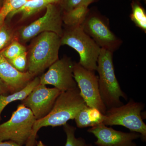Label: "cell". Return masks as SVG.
<instances>
[{"instance_id": "obj_15", "label": "cell", "mask_w": 146, "mask_h": 146, "mask_svg": "<svg viewBox=\"0 0 146 146\" xmlns=\"http://www.w3.org/2000/svg\"><path fill=\"white\" fill-rule=\"evenodd\" d=\"M40 83L39 78H35L23 89L10 95H0V121L1 114L3 109L7 105L16 101H22L25 99L30 93Z\"/></svg>"}, {"instance_id": "obj_18", "label": "cell", "mask_w": 146, "mask_h": 146, "mask_svg": "<svg viewBox=\"0 0 146 146\" xmlns=\"http://www.w3.org/2000/svg\"><path fill=\"white\" fill-rule=\"evenodd\" d=\"M132 12L130 18L136 27L146 33V13L145 9L137 1H133L131 3Z\"/></svg>"}, {"instance_id": "obj_19", "label": "cell", "mask_w": 146, "mask_h": 146, "mask_svg": "<svg viewBox=\"0 0 146 146\" xmlns=\"http://www.w3.org/2000/svg\"><path fill=\"white\" fill-rule=\"evenodd\" d=\"M28 0H5L0 9V26L11 13L21 8Z\"/></svg>"}, {"instance_id": "obj_7", "label": "cell", "mask_w": 146, "mask_h": 146, "mask_svg": "<svg viewBox=\"0 0 146 146\" xmlns=\"http://www.w3.org/2000/svg\"><path fill=\"white\" fill-rule=\"evenodd\" d=\"M95 72L85 69L78 63H74V79L86 105L97 108L105 115L107 109L101 98L98 77Z\"/></svg>"}, {"instance_id": "obj_25", "label": "cell", "mask_w": 146, "mask_h": 146, "mask_svg": "<svg viewBox=\"0 0 146 146\" xmlns=\"http://www.w3.org/2000/svg\"><path fill=\"white\" fill-rule=\"evenodd\" d=\"M9 93L7 86L0 79V95H4Z\"/></svg>"}, {"instance_id": "obj_22", "label": "cell", "mask_w": 146, "mask_h": 146, "mask_svg": "<svg viewBox=\"0 0 146 146\" xmlns=\"http://www.w3.org/2000/svg\"><path fill=\"white\" fill-rule=\"evenodd\" d=\"M27 52L18 56L11 60H8L12 66L19 72H25L27 63Z\"/></svg>"}, {"instance_id": "obj_16", "label": "cell", "mask_w": 146, "mask_h": 146, "mask_svg": "<svg viewBox=\"0 0 146 146\" xmlns=\"http://www.w3.org/2000/svg\"><path fill=\"white\" fill-rule=\"evenodd\" d=\"M88 6L80 4L75 8L65 11L63 22L68 27L81 26L89 14Z\"/></svg>"}, {"instance_id": "obj_8", "label": "cell", "mask_w": 146, "mask_h": 146, "mask_svg": "<svg viewBox=\"0 0 146 146\" xmlns=\"http://www.w3.org/2000/svg\"><path fill=\"white\" fill-rule=\"evenodd\" d=\"M46 8L43 16L21 30L20 37L22 41L27 42L45 32H51L60 37L62 36L63 22L61 11L55 4H50Z\"/></svg>"}, {"instance_id": "obj_13", "label": "cell", "mask_w": 146, "mask_h": 146, "mask_svg": "<svg viewBox=\"0 0 146 146\" xmlns=\"http://www.w3.org/2000/svg\"><path fill=\"white\" fill-rule=\"evenodd\" d=\"M34 76L28 71L22 72L17 70L0 53V79L11 94L23 89Z\"/></svg>"}, {"instance_id": "obj_3", "label": "cell", "mask_w": 146, "mask_h": 146, "mask_svg": "<svg viewBox=\"0 0 146 146\" xmlns=\"http://www.w3.org/2000/svg\"><path fill=\"white\" fill-rule=\"evenodd\" d=\"M61 46V37L54 33L45 32L37 35L28 53V72L35 76L49 68L59 59Z\"/></svg>"}, {"instance_id": "obj_31", "label": "cell", "mask_w": 146, "mask_h": 146, "mask_svg": "<svg viewBox=\"0 0 146 146\" xmlns=\"http://www.w3.org/2000/svg\"><path fill=\"white\" fill-rule=\"evenodd\" d=\"M94 146L93 145H91V144H85V146Z\"/></svg>"}, {"instance_id": "obj_10", "label": "cell", "mask_w": 146, "mask_h": 146, "mask_svg": "<svg viewBox=\"0 0 146 146\" xmlns=\"http://www.w3.org/2000/svg\"><path fill=\"white\" fill-rule=\"evenodd\" d=\"M81 27L101 48L113 52L121 44V40L110 30L107 22L101 16L88 14Z\"/></svg>"}, {"instance_id": "obj_32", "label": "cell", "mask_w": 146, "mask_h": 146, "mask_svg": "<svg viewBox=\"0 0 146 146\" xmlns=\"http://www.w3.org/2000/svg\"><path fill=\"white\" fill-rule=\"evenodd\" d=\"M132 1H141V0H132Z\"/></svg>"}, {"instance_id": "obj_9", "label": "cell", "mask_w": 146, "mask_h": 146, "mask_svg": "<svg viewBox=\"0 0 146 146\" xmlns=\"http://www.w3.org/2000/svg\"><path fill=\"white\" fill-rule=\"evenodd\" d=\"M74 63L67 57L58 59L39 78L40 84L53 85L60 92L76 88L73 76Z\"/></svg>"}, {"instance_id": "obj_30", "label": "cell", "mask_w": 146, "mask_h": 146, "mask_svg": "<svg viewBox=\"0 0 146 146\" xmlns=\"http://www.w3.org/2000/svg\"><path fill=\"white\" fill-rule=\"evenodd\" d=\"M3 3V0H0V9H1L2 5Z\"/></svg>"}, {"instance_id": "obj_21", "label": "cell", "mask_w": 146, "mask_h": 146, "mask_svg": "<svg viewBox=\"0 0 146 146\" xmlns=\"http://www.w3.org/2000/svg\"><path fill=\"white\" fill-rule=\"evenodd\" d=\"M26 52L25 47L17 40H14L1 53L7 60H10Z\"/></svg>"}, {"instance_id": "obj_29", "label": "cell", "mask_w": 146, "mask_h": 146, "mask_svg": "<svg viewBox=\"0 0 146 146\" xmlns=\"http://www.w3.org/2000/svg\"><path fill=\"white\" fill-rule=\"evenodd\" d=\"M36 145L37 146H47L45 145L42 141H40L36 142Z\"/></svg>"}, {"instance_id": "obj_24", "label": "cell", "mask_w": 146, "mask_h": 146, "mask_svg": "<svg viewBox=\"0 0 146 146\" xmlns=\"http://www.w3.org/2000/svg\"><path fill=\"white\" fill-rule=\"evenodd\" d=\"M83 0H60L59 3L65 11H68L79 5Z\"/></svg>"}, {"instance_id": "obj_14", "label": "cell", "mask_w": 146, "mask_h": 146, "mask_svg": "<svg viewBox=\"0 0 146 146\" xmlns=\"http://www.w3.org/2000/svg\"><path fill=\"white\" fill-rule=\"evenodd\" d=\"M105 115L99 110L85 105L78 113L74 120L78 127H92L103 123Z\"/></svg>"}, {"instance_id": "obj_11", "label": "cell", "mask_w": 146, "mask_h": 146, "mask_svg": "<svg viewBox=\"0 0 146 146\" xmlns=\"http://www.w3.org/2000/svg\"><path fill=\"white\" fill-rule=\"evenodd\" d=\"M61 92L55 87L48 88L39 83L21 104L31 110L36 120L40 119L50 113Z\"/></svg>"}, {"instance_id": "obj_12", "label": "cell", "mask_w": 146, "mask_h": 146, "mask_svg": "<svg viewBox=\"0 0 146 146\" xmlns=\"http://www.w3.org/2000/svg\"><path fill=\"white\" fill-rule=\"evenodd\" d=\"M97 138L95 145L98 146H136L134 140L141 138L136 132H125L115 130L102 123L87 130Z\"/></svg>"}, {"instance_id": "obj_2", "label": "cell", "mask_w": 146, "mask_h": 146, "mask_svg": "<svg viewBox=\"0 0 146 146\" xmlns=\"http://www.w3.org/2000/svg\"><path fill=\"white\" fill-rule=\"evenodd\" d=\"M112 53L101 49L96 70L99 75V88L101 98L107 109L123 104L120 99L121 98L127 99L115 75Z\"/></svg>"}, {"instance_id": "obj_27", "label": "cell", "mask_w": 146, "mask_h": 146, "mask_svg": "<svg viewBox=\"0 0 146 146\" xmlns=\"http://www.w3.org/2000/svg\"><path fill=\"white\" fill-rule=\"evenodd\" d=\"M94 1V0H83L80 4L84 5H87L88 6Z\"/></svg>"}, {"instance_id": "obj_4", "label": "cell", "mask_w": 146, "mask_h": 146, "mask_svg": "<svg viewBox=\"0 0 146 146\" xmlns=\"http://www.w3.org/2000/svg\"><path fill=\"white\" fill-rule=\"evenodd\" d=\"M60 37L61 46L67 45L78 52L79 64L89 70H96L102 48L84 31L81 26L67 27Z\"/></svg>"}, {"instance_id": "obj_17", "label": "cell", "mask_w": 146, "mask_h": 146, "mask_svg": "<svg viewBox=\"0 0 146 146\" xmlns=\"http://www.w3.org/2000/svg\"><path fill=\"white\" fill-rule=\"evenodd\" d=\"M49 4L47 0H28L21 8L11 13L8 17L12 18L16 14H21V20L23 21L46 8Z\"/></svg>"}, {"instance_id": "obj_20", "label": "cell", "mask_w": 146, "mask_h": 146, "mask_svg": "<svg viewBox=\"0 0 146 146\" xmlns=\"http://www.w3.org/2000/svg\"><path fill=\"white\" fill-rule=\"evenodd\" d=\"M63 126V129L66 135V143L65 146H84L86 144L85 140L83 138L75 137L76 128L75 127L65 124Z\"/></svg>"}, {"instance_id": "obj_1", "label": "cell", "mask_w": 146, "mask_h": 146, "mask_svg": "<svg viewBox=\"0 0 146 146\" xmlns=\"http://www.w3.org/2000/svg\"><path fill=\"white\" fill-rule=\"evenodd\" d=\"M86 104L78 87L61 92L50 113L45 117L35 121L31 136L26 146H35L37 132L41 128L64 125L69 120L74 119Z\"/></svg>"}, {"instance_id": "obj_5", "label": "cell", "mask_w": 146, "mask_h": 146, "mask_svg": "<svg viewBox=\"0 0 146 146\" xmlns=\"http://www.w3.org/2000/svg\"><path fill=\"white\" fill-rule=\"evenodd\" d=\"M145 104L131 99L126 104L107 110L103 124L106 126L121 125L131 132L141 134V140L146 141V125L142 111Z\"/></svg>"}, {"instance_id": "obj_28", "label": "cell", "mask_w": 146, "mask_h": 146, "mask_svg": "<svg viewBox=\"0 0 146 146\" xmlns=\"http://www.w3.org/2000/svg\"><path fill=\"white\" fill-rule=\"evenodd\" d=\"M50 4H56L59 3L60 0H47Z\"/></svg>"}, {"instance_id": "obj_26", "label": "cell", "mask_w": 146, "mask_h": 146, "mask_svg": "<svg viewBox=\"0 0 146 146\" xmlns=\"http://www.w3.org/2000/svg\"><path fill=\"white\" fill-rule=\"evenodd\" d=\"M0 146H20L13 141H0Z\"/></svg>"}, {"instance_id": "obj_23", "label": "cell", "mask_w": 146, "mask_h": 146, "mask_svg": "<svg viewBox=\"0 0 146 146\" xmlns=\"http://www.w3.org/2000/svg\"><path fill=\"white\" fill-rule=\"evenodd\" d=\"M11 33L5 27H2L0 29V51L3 49L10 42L11 38Z\"/></svg>"}, {"instance_id": "obj_6", "label": "cell", "mask_w": 146, "mask_h": 146, "mask_svg": "<svg viewBox=\"0 0 146 146\" xmlns=\"http://www.w3.org/2000/svg\"><path fill=\"white\" fill-rule=\"evenodd\" d=\"M36 121L30 109L19 105L10 119L0 125V141H13L20 146L26 145Z\"/></svg>"}]
</instances>
